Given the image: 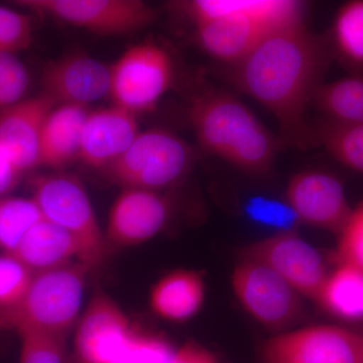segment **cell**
<instances>
[{"label":"cell","mask_w":363,"mask_h":363,"mask_svg":"<svg viewBox=\"0 0 363 363\" xmlns=\"http://www.w3.org/2000/svg\"><path fill=\"white\" fill-rule=\"evenodd\" d=\"M330 51L298 21L267 33L245 58L234 64V84L266 107L279 123L281 140L308 150L317 145L306 109L322 84Z\"/></svg>","instance_id":"1"},{"label":"cell","mask_w":363,"mask_h":363,"mask_svg":"<svg viewBox=\"0 0 363 363\" xmlns=\"http://www.w3.org/2000/svg\"><path fill=\"white\" fill-rule=\"evenodd\" d=\"M190 117L200 145L210 154L248 173L271 169L279 143L240 100L205 91L193 99Z\"/></svg>","instance_id":"2"},{"label":"cell","mask_w":363,"mask_h":363,"mask_svg":"<svg viewBox=\"0 0 363 363\" xmlns=\"http://www.w3.org/2000/svg\"><path fill=\"white\" fill-rule=\"evenodd\" d=\"M89 267L83 262L35 272L23 298L0 309V328L65 334L77 320Z\"/></svg>","instance_id":"3"},{"label":"cell","mask_w":363,"mask_h":363,"mask_svg":"<svg viewBox=\"0 0 363 363\" xmlns=\"http://www.w3.org/2000/svg\"><path fill=\"white\" fill-rule=\"evenodd\" d=\"M192 149L164 130L140 131L123 156L108 167V173L125 189L157 191L169 187L187 174Z\"/></svg>","instance_id":"4"},{"label":"cell","mask_w":363,"mask_h":363,"mask_svg":"<svg viewBox=\"0 0 363 363\" xmlns=\"http://www.w3.org/2000/svg\"><path fill=\"white\" fill-rule=\"evenodd\" d=\"M33 190L43 217L65 229L81 243V262L89 269L101 264L106 241L80 180L64 174L38 177L33 181Z\"/></svg>","instance_id":"5"},{"label":"cell","mask_w":363,"mask_h":363,"mask_svg":"<svg viewBox=\"0 0 363 363\" xmlns=\"http://www.w3.org/2000/svg\"><path fill=\"white\" fill-rule=\"evenodd\" d=\"M109 70L114 105L136 116L154 111L174 79L173 60L154 42L128 48Z\"/></svg>","instance_id":"6"},{"label":"cell","mask_w":363,"mask_h":363,"mask_svg":"<svg viewBox=\"0 0 363 363\" xmlns=\"http://www.w3.org/2000/svg\"><path fill=\"white\" fill-rule=\"evenodd\" d=\"M18 6L101 35H124L152 25L157 13L140 0H21Z\"/></svg>","instance_id":"7"},{"label":"cell","mask_w":363,"mask_h":363,"mask_svg":"<svg viewBox=\"0 0 363 363\" xmlns=\"http://www.w3.org/2000/svg\"><path fill=\"white\" fill-rule=\"evenodd\" d=\"M363 334L331 325L286 332L269 339L262 363H359Z\"/></svg>","instance_id":"8"},{"label":"cell","mask_w":363,"mask_h":363,"mask_svg":"<svg viewBox=\"0 0 363 363\" xmlns=\"http://www.w3.org/2000/svg\"><path fill=\"white\" fill-rule=\"evenodd\" d=\"M233 288L242 307L269 328H285L302 314L297 291L259 262L242 260L233 272Z\"/></svg>","instance_id":"9"},{"label":"cell","mask_w":363,"mask_h":363,"mask_svg":"<svg viewBox=\"0 0 363 363\" xmlns=\"http://www.w3.org/2000/svg\"><path fill=\"white\" fill-rule=\"evenodd\" d=\"M241 257L269 267L298 295L315 301L329 274L321 253L295 233L274 234L252 243L241 250Z\"/></svg>","instance_id":"10"},{"label":"cell","mask_w":363,"mask_h":363,"mask_svg":"<svg viewBox=\"0 0 363 363\" xmlns=\"http://www.w3.org/2000/svg\"><path fill=\"white\" fill-rule=\"evenodd\" d=\"M286 202L298 222L338 234L352 211L341 181L317 169L301 172L291 179Z\"/></svg>","instance_id":"11"},{"label":"cell","mask_w":363,"mask_h":363,"mask_svg":"<svg viewBox=\"0 0 363 363\" xmlns=\"http://www.w3.org/2000/svg\"><path fill=\"white\" fill-rule=\"evenodd\" d=\"M42 85L57 105L87 107L111 93V70L88 55L70 52L45 67Z\"/></svg>","instance_id":"12"},{"label":"cell","mask_w":363,"mask_h":363,"mask_svg":"<svg viewBox=\"0 0 363 363\" xmlns=\"http://www.w3.org/2000/svg\"><path fill=\"white\" fill-rule=\"evenodd\" d=\"M135 329L104 294H96L81 318L75 348L80 363H116Z\"/></svg>","instance_id":"13"},{"label":"cell","mask_w":363,"mask_h":363,"mask_svg":"<svg viewBox=\"0 0 363 363\" xmlns=\"http://www.w3.org/2000/svg\"><path fill=\"white\" fill-rule=\"evenodd\" d=\"M171 205L157 191L128 188L109 214L106 245L128 247L154 238L168 221Z\"/></svg>","instance_id":"14"},{"label":"cell","mask_w":363,"mask_h":363,"mask_svg":"<svg viewBox=\"0 0 363 363\" xmlns=\"http://www.w3.org/2000/svg\"><path fill=\"white\" fill-rule=\"evenodd\" d=\"M138 116L113 106L88 112L79 160L92 168H108L140 135Z\"/></svg>","instance_id":"15"},{"label":"cell","mask_w":363,"mask_h":363,"mask_svg":"<svg viewBox=\"0 0 363 363\" xmlns=\"http://www.w3.org/2000/svg\"><path fill=\"white\" fill-rule=\"evenodd\" d=\"M56 106L42 93L0 111V147L21 173L39 167L43 126Z\"/></svg>","instance_id":"16"},{"label":"cell","mask_w":363,"mask_h":363,"mask_svg":"<svg viewBox=\"0 0 363 363\" xmlns=\"http://www.w3.org/2000/svg\"><path fill=\"white\" fill-rule=\"evenodd\" d=\"M196 26L198 42L203 50L231 65L245 58L267 33L276 30L262 21L245 16H224L203 21Z\"/></svg>","instance_id":"17"},{"label":"cell","mask_w":363,"mask_h":363,"mask_svg":"<svg viewBox=\"0 0 363 363\" xmlns=\"http://www.w3.org/2000/svg\"><path fill=\"white\" fill-rule=\"evenodd\" d=\"M9 255L35 274L68 264L74 257L82 262L83 247L75 236L43 218L28 231Z\"/></svg>","instance_id":"18"},{"label":"cell","mask_w":363,"mask_h":363,"mask_svg":"<svg viewBox=\"0 0 363 363\" xmlns=\"http://www.w3.org/2000/svg\"><path fill=\"white\" fill-rule=\"evenodd\" d=\"M87 107L57 105L43 126L39 167L60 169L79 160Z\"/></svg>","instance_id":"19"},{"label":"cell","mask_w":363,"mask_h":363,"mask_svg":"<svg viewBox=\"0 0 363 363\" xmlns=\"http://www.w3.org/2000/svg\"><path fill=\"white\" fill-rule=\"evenodd\" d=\"M187 7L196 25L224 16H245L278 28L303 20L302 4L286 0H196Z\"/></svg>","instance_id":"20"},{"label":"cell","mask_w":363,"mask_h":363,"mask_svg":"<svg viewBox=\"0 0 363 363\" xmlns=\"http://www.w3.org/2000/svg\"><path fill=\"white\" fill-rule=\"evenodd\" d=\"M205 286L201 274L194 271H175L167 274L152 289L150 307L168 321L190 319L201 309Z\"/></svg>","instance_id":"21"},{"label":"cell","mask_w":363,"mask_h":363,"mask_svg":"<svg viewBox=\"0 0 363 363\" xmlns=\"http://www.w3.org/2000/svg\"><path fill=\"white\" fill-rule=\"evenodd\" d=\"M316 301L325 311L338 319L363 321V269L338 264L325 279Z\"/></svg>","instance_id":"22"},{"label":"cell","mask_w":363,"mask_h":363,"mask_svg":"<svg viewBox=\"0 0 363 363\" xmlns=\"http://www.w3.org/2000/svg\"><path fill=\"white\" fill-rule=\"evenodd\" d=\"M327 121L343 124L363 123V76L353 75L322 83L312 100Z\"/></svg>","instance_id":"23"},{"label":"cell","mask_w":363,"mask_h":363,"mask_svg":"<svg viewBox=\"0 0 363 363\" xmlns=\"http://www.w3.org/2000/svg\"><path fill=\"white\" fill-rule=\"evenodd\" d=\"M332 43L344 65L354 75L363 76V0L340 7L332 28Z\"/></svg>","instance_id":"24"},{"label":"cell","mask_w":363,"mask_h":363,"mask_svg":"<svg viewBox=\"0 0 363 363\" xmlns=\"http://www.w3.org/2000/svg\"><path fill=\"white\" fill-rule=\"evenodd\" d=\"M317 145L334 159L363 175V123L343 124L325 119L314 128Z\"/></svg>","instance_id":"25"},{"label":"cell","mask_w":363,"mask_h":363,"mask_svg":"<svg viewBox=\"0 0 363 363\" xmlns=\"http://www.w3.org/2000/svg\"><path fill=\"white\" fill-rule=\"evenodd\" d=\"M43 218L33 198L0 200V247L6 255L13 252L28 231Z\"/></svg>","instance_id":"26"},{"label":"cell","mask_w":363,"mask_h":363,"mask_svg":"<svg viewBox=\"0 0 363 363\" xmlns=\"http://www.w3.org/2000/svg\"><path fill=\"white\" fill-rule=\"evenodd\" d=\"M20 363H67L65 334L23 329Z\"/></svg>","instance_id":"27"},{"label":"cell","mask_w":363,"mask_h":363,"mask_svg":"<svg viewBox=\"0 0 363 363\" xmlns=\"http://www.w3.org/2000/svg\"><path fill=\"white\" fill-rule=\"evenodd\" d=\"M245 209L250 221L276 231L274 234L294 233L300 223L288 202L274 198H252L247 203Z\"/></svg>","instance_id":"28"},{"label":"cell","mask_w":363,"mask_h":363,"mask_svg":"<svg viewBox=\"0 0 363 363\" xmlns=\"http://www.w3.org/2000/svg\"><path fill=\"white\" fill-rule=\"evenodd\" d=\"M30 86V76L18 55L0 52V111L20 104Z\"/></svg>","instance_id":"29"},{"label":"cell","mask_w":363,"mask_h":363,"mask_svg":"<svg viewBox=\"0 0 363 363\" xmlns=\"http://www.w3.org/2000/svg\"><path fill=\"white\" fill-rule=\"evenodd\" d=\"M174 355L166 339L133 330L116 363H169Z\"/></svg>","instance_id":"30"},{"label":"cell","mask_w":363,"mask_h":363,"mask_svg":"<svg viewBox=\"0 0 363 363\" xmlns=\"http://www.w3.org/2000/svg\"><path fill=\"white\" fill-rule=\"evenodd\" d=\"M33 272L11 255L0 257V309L16 305L25 295Z\"/></svg>","instance_id":"31"},{"label":"cell","mask_w":363,"mask_h":363,"mask_svg":"<svg viewBox=\"0 0 363 363\" xmlns=\"http://www.w3.org/2000/svg\"><path fill=\"white\" fill-rule=\"evenodd\" d=\"M33 32L28 14L0 6V52L25 51L32 45Z\"/></svg>","instance_id":"32"},{"label":"cell","mask_w":363,"mask_h":363,"mask_svg":"<svg viewBox=\"0 0 363 363\" xmlns=\"http://www.w3.org/2000/svg\"><path fill=\"white\" fill-rule=\"evenodd\" d=\"M336 259L363 269V201L350 213L339 233Z\"/></svg>","instance_id":"33"},{"label":"cell","mask_w":363,"mask_h":363,"mask_svg":"<svg viewBox=\"0 0 363 363\" xmlns=\"http://www.w3.org/2000/svg\"><path fill=\"white\" fill-rule=\"evenodd\" d=\"M169 363H218L213 353L196 342H188L175 352Z\"/></svg>","instance_id":"34"},{"label":"cell","mask_w":363,"mask_h":363,"mask_svg":"<svg viewBox=\"0 0 363 363\" xmlns=\"http://www.w3.org/2000/svg\"><path fill=\"white\" fill-rule=\"evenodd\" d=\"M21 173L0 147V195L16 187Z\"/></svg>","instance_id":"35"},{"label":"cell","mask_w":363,"mask_h":363,"mask_svg":"<svg viewBox=\"0 0 363 363\" xmlns=\"http://www.w3.org/2000/svg\"><path fill=\"white\" fill-rule=\"evenodd\" d=\"M359 363H363V355H362V360H360Z\"/></svg>","instance_id":"36"}]
</instances>
